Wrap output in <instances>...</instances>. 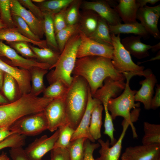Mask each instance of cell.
<instances>
[{
	"label": "cell",
	"mask_w": 160,
	"mask_h": 160,
	"mask_svg": "<svg viewBox=\"0 0 160 160\" xmlns=\"http://www.w3.org/2000/svg\"><path fill=\"white\" fill-rule=\"evenodd\" d=\"M72 74L84 78L87 82L93 96L109 77L115 80H124L121 72L113 66L111 60L99 56H88L77 58Z\"/></svg>",
	"instance_id": "1"
},
{
	"label": "cell",
	"mask_w": 160,
	"mask_h": 160,
	"mask_svg": "<svg viewBox=\"0 0 160 160\" xmlns=\"http://www.w3.org/2000/svg\"><path fill=\"white\" fill-rule=\"evenodd\" d=\"M73 76L64 102L68 124L75 130L86 109L90 88L83 77Z\"/></svg>",
	"instance_id": "2"
},
{
	"label": "cell",
	"mask_w": 160,
	"mask_h": 160,
	"mask_svg": "<svg viewBox=\"0 0 160 160\" xmlns=\"http://www.w3.org/2000/svg\"><path fill=\"white\" fill-rule=\"evenodd\" d=\"M126 79L125 86L123 93L119 96L111 98L108 101L107 108L113 119H115L118 116L123 117L124 119L128 121L133 132L134 138H137V135L133 123L136 121L140 114L137 110L132 109L139 108V103H135V95L137 91L132 90L129 86V81L131 78L136 75L134 73L124 72L122 73Z\"/></svg>",
	"instance_id": "3"
},
{
	"label": "cell",
	"mask_w": 160,
	"mask_h": 160,
	"mask_svg": "<svg viewBox=\"0 0 160 160\" xmlns=\"http://www.w3.org/2000/svg\"><path fill=\"white\" fill-rule=\"evenodd\" d=\"M80 42L79 32L68 41L58 61L52 67L55 69L47 75V79L50 84L57 80H61L70 85L73 79L72 73L77 59V52Z\"/></svg>",
	"instance_id": "4"
},
{
	"label": "cell",
	"mask_w": 160,
	"mask_h": 160,
	"mask_svg": "<svg viewBox=\"0 0 160 160\" xmlns=\"http://www.w3.org/2000/svg\"><path fill=\"white\" fill-rule=\"evenodd\" d=\"M111 36L113 49L111 62L116 70L122 73H132L145 77L152 72L149 69L144 71L143 66H140L133 62L130 53L121 42L120 34L116 35L111 34Z\"/></svg>",
	"instance_id": "5"
},
{
	"label": "cell",
	"mask_w": 160,
	"mask_h": 160,
	"mask_svg": "<svg viewBox=\"0 0 160 160\" xmlns=\"http://www.w3.org/2000/svg\"><path fill=\"white\" fill-rule=\"evenodd\" d=\"M9 129L13 134L26 137L34 136L48 129V124L43 111L21 117L15 122Z\"/></svg>",
	"instance_id": "6"
},
{
	"label": "cell",
	"mask_w": 160,
	"mask_h": 160,
	"mask_svg": "<svg viewBox=\"0 0 160 160\" xmlns=\"http://www.w3.org/2000/svg\"><path fill=\"white\" fill-rule=\"evenodd\" d=\"M0 57L5 58L6 63L12 66L18 67L29 71L34 67H39L47 70L51 69V66L42 63L34 59L25 58L19 55L13 49L0 40Z\"/></svg>",
	"instance_id": "7"
},
{
	"label": "cell",
	"mask_w": 160,
	"mask_h": 160,
	"mask_svg": "<svg viewBox=\"0 0 160 160\" xmlns=\"http://www.w3.org/2000/svg\"><path fill=\"white\" fill-rule=\"evenodd\" d=\"M79 33L81 42L77 50V58L99 56L112 59L113 51L112 46L102 44L91 39L80 30Z\"/></svg>",
	"instance_id": "8"
},
{
	"label": "cell",
	"mask_w": 160,
	"mask_h": 160,
	"mask_svg": "<svg viewBox=\"0 0 160 160\" xmlns=\"http://www.w3.org/2000/svg\"><path fill=\"white\" fill-rule=\"evenodd\" d=\"M43 112L48 124V129L51 132L68 124L64 100L55 99L46 107Z\"/></svg>",
	"instance_id": "9"
},
{
	"label": "cell",
	"mask_w": 160,
	"mask_h": 160,
	"mask_svg": "<svg viewBox=\"0 0 160 160\" xmlns=\"http://www.w3.org/2000/svg\"><path fill=\"white\" fill-rule=\"evenodd\" d=\"M160 17V4L153 7L148 6L139 8L137 19L149 35L157 39H160V33L158 24Z\"/></svg>",
	"instance_id": "10"
},
{
	"label": "cell",
	"mask_w": 160,
	"mask_h": 160,
	"mask_svg": "<svg viewBox=\"0 0 160 160\" xmlns=\"http://www.w3.org/2000/svg\"><path fill=\"white\" fill-rule=\"evenodd\" d=\"M58 129L49 137L44 135L35 139L24 149L31 160H40L53 148L59 135Z\"/></svg>",
	"instance_id": "11"
},
{
	"label": "cell",
	"mask_w": 160,
	"mask_h": 160,
	"mask_svg": "<svg viewBox=\"0 0 160 160\" xmlns=\"http://www.w3.org/2000/svg\"><path fill=\"white\" fill-rule=\"evenodd\" d=\"M84 10H91L96 13L110 25L121 23V20L108 1L103 0L82 1L81 6Z\"/></svg>",
	"instance_id": "12"
},
{
	"label": "cell",
	"mask_w": 160,
	"mask_h": 160,
	"mask_svg": "<svg viewBox=\"0 0 160 160\" xmlns=\"http://www.w3.org/2000/svg\"><path fill=\"white\" fill-rule=\"evenodd\" d=\"M11 14L20 17L26 23L32 32L41 39L44 32L43 21L34 16L30 11L23 7L17 0H10Z\"/></svg>",
	"instance_id": "13"
},
{
	"label": "cell",
	"mask_w": 160,
	"mask_h": 160,
	"mask_svg": "<svg viewBox=\"0 0 160 160\" xmlns=\"http://www.w3.org/2000/svg\"><path fill=\"white\" fill-rule=\"evenodd\" d=\"M0 69L4 73L10 75L14 79L21 96L30 93L31 77L29 71L10 65L0 58Z\"/></svg>",
	"instance_id": "14"
},
{
	"label": "cell",
	"mask_w": 160,
	"mask_h": 160,
	"mask_svg": "<svg viewBox=\"0 0 160 160\" xmlns=\"http://www.w3.org/2000/svg\"><path fill=\"white\" fill-rule=\"evenodd\" d=\"M121 160H160V145L130 146L126 148Z\"/></svg>",
	"instance_id": "15"
},
{
	"label": "cell",
	"mask_w": 160,
	"mask_h": 160,
	"mask_svg": "<svg viewBox=\"0 0 160 160\" xmlns=\"http://www.w3.org/2000/svg\"><path fill=\"white\" fill-rule=\"evenodd\" d=\"M121 125L123 130L118 140L112 147H110V141L107 140L104 141L101 139L98 140L101 148L99 151L100 156L95 160H119L122 149L123 139L127 129L130 124L128 121L124 119Z\"/></svg>",
	"instance_id": "16"
},
{
	"label": "cell",
	"mask_w": 160,
	"mask_h": 160,
	"mask_svg": "<svg viewBox=\"0 0 160 160\" xmlns=\"http://www.w3.org/2000/svg\"><path fill=\"white\" fill-rule=\"evenodd\" d=\"M100 104H102L101 103L98 99L92 97L90 89L86 109L78 126L75 130L71 141L78 138L85 137L92 143L95 142L90 134L89 126L92 111L95 106Z\"/></svg>",
	"instance_id": "17"
},
{
	"label": "cell",
	"mask_w": 160,
	"mask_h": 160,
	"mask_svg": "<svg viewBox=\"0 0 160 160\" xmlns=\"http://www.w3.org/2000/svg\"><path fill=\"white\" fill-rule=\"evenodd\" d=\"M103 83L92 96L100 100L103 106L107 105L110 99L117 97L124 89L126 84L124 80H115L109 77L106 78Z\"/></svg>",
	"instance_id": "18"
},
{
	"label": "cell",
	"mask_w": 160,
	"mask_h": 160,
	"mask_svg": "<svg viewBox=\"0 0 160 160\" xmlns=\"http://www.w3.org/2000/svg\"><path fill=\"white\" fill-rule=\"evenodd\" d=\"M140 84L142 86L135 95V101L142 103L145 109H151V102L154 92V88L157 82L156 76L152 73L145 77Z\"/></svg>",
	"instance_id": "19"
},
{
	"label": "cell",
	"mask_w": 160,
	"mask_h": 160,
	"mask_svg": "<svg viewBox=\"0 0 160 160\" xmlns=\"http://www.w3.org/2000/svg\"><path fill=\"white\" fill-rule=\"evenodd\" d=\"M140 36H131L123 39L121 42L124 47L134 57L141 59L149 55L148 50L152 46L142 43Z\"/></svg>",
	"instance_id": "20"
},
{
	"label": "cell",
	"mask_w": 160,
	"mask_h": 160,
	"mask_svg": "<svg viewBox=\"0 0 160 160\" xmlns=\"http://www.w3.org/2000/svg\"><path fill=\"white\" fill-rule=\"evenodd\" d=\"M139 8L136 0H119L113 9L124 23L136 22L137 13Z\"/></svg>",
	"instance_id": "21"
},
{
	"label": "cell",
	"mask_w": 160,
	"mask_h": 160,
	"mask_svg": "<svg viewBox=\"0 0 160 160\" xmlns=\"http://www.w3.org/2000/svg\"><path fill=\"white\" fill-rule=\"evenodd\" d=\"M111 34L117 35L120 33H133L144 38L149 34L140 23L137 21L129 23H121L115 25H108Z\"/></svg>",
	"instance_id": "22"
},
{
	"label": "cell",
	"mask_w": 160,
	"mask_h": 160,
	"mask_svg": "<svg viewBox=\"0 0 160 160\" xmlns=\"http://www.w3.org/2000/svg\"><path fill=\"white\" fill-rule=\"evenodd\" d=\"M0 40L6 42L24 41L33 44L41 48L48 47L45 40L40 41L31 40L21 34L16 28L0 29Z\"/></svg>",
	"instance_id": "23"
},
{
	"label": "cell",
	"mask_w": 160,
	"mask_h": 160,
	"mask_svg": "<svg viewBox=\"0 0 160 160\" xmlns=\"http://www.w3.org/2000/svg\"><path fill=\"white\" fill-rule=\"evenodd\" d=\"M81 14L79 22L80 30L87 36H90L96 30L100 17L95 12L91 10H84Z\"/></svg>",
	"instance_id": "24"
},
{
	"label": "cell",
	"mask_w": 160,
	"mask_h": 160,
	"mask_svg": "<svg viewBox=\"0 0 160 160\" xmlns=\"http://www.w3.org/2000/svg\"><path fill=\"white\" fill-rule=\"evenodd\" d=\"M144 135L143 145H160V125L145 122L143 123Z\"/></svg>",
	"instance_id": "25"
},
{
	"label": "cell",
	"mask_w": 160,
	"mask_h": 160,
	"mask_svg": "<svg viewBox=\"0 0 160 160\" xmlns=\"http://www.w3.org/2000/svg\"><path fill=\"white\" fill-rule=\"evenodd\" d=\"M29 71L32 82L30 93L38 96L43 92L46 88L44 82V78L47 73L48 70L39 67H34Z\"/></svg>",
	"instance_id": "26"
},
{
	"label": "cell",
	"mask_w": 160,
	"mask_h": 160,
	"mask_svg": "<svg viewBox=\"0 0 160 160\" xmlns=\"http://www.w3.org/2000/svg\"><path fill=\"white\" fill-rule=\"evenodd\" d=\"M29 44V46L36 56V60L38 62L48 64L51 66V69L56 63L60 53L48 48H41L32 46Z\"/></svg>",
	"instance_id": "27"
},
{
	"label": "cell",
	"mask_w": 160,
	"mask_h": 160,
	"mask_svg": "<svg viewBox=\"0 0 160 160\" xmlns=\"http://www.w3.org/2000/svg\"><path fill=\"white\" fill-rule=\"evenodd\" d=\"M69 86L64 81L58 80L50 84L44 90L43 97L55 99H65Z\"/></svg>",
	"instance_id": "28"
},
{
	"label": "cell",
	"mask_w": 160,
	"mask_h": 160,
	"mask_svg": "<svg viewBox=\"0 0 160 160\" xmlns=\"http://www.w3.org/2000/svg\"><path fill=\"white\" fill-rule=\"evenodd\" d=\"M88 37L100 43L112 46L111 34L108 24L104 19L100 17L96 30Z\"/></svg>",
	"instance_id": "29"
},
{
	"label": "cell",
	"mask_w": 160,
	"mask_h": 160,
	"mask_svg": "<svg viewBox=\"0 0 160 160\" xmlns=\"http://www.w3.org/2000/svg\"><path fill=\"white\" fill-rule=\"evenodd\" d=\"M43 13V28L44 34L46 38L45 41L47 47L54 51L59 52L55 38L52 14Z\"/></svg>",
	"instance_id": "30"
},
{
	"label": "cell",
	"mask_w": 160,
	"mask_h": 160,
	"mask_svg": "<svg viewBox=\"0 0 160 160\" xmlns=\"http://www.w3.org/2000/svg\"><path fill=\"white\" fill-rule=\"evenodd\" d=\"M104 109L102 104L97 105L92 111L89 126L90 133L95 141L101 137V129L103 124L102 112Z\"/></svg>",
	"instance_id": "31"
},
{
	"label": "cell",
	"mask_w": 160,
	"mask_h": 160,
	"mask_svg": "<svg viewBox=\"0 0 160 160\" xmlns=\"http://www.w3.org/2000/svg\"><path fill=\"white\" fill-rule=\"evenodd\" d=\"M80 30L79 23L68 25L55 34V38L59 52L63 51L66 43L73 35L79 32Z\"/></svg>",
	"instance_id": "32"
},
{
	"label": "cell",
	"mask_w": 160,
	"mask_h": 160,
	"mask_svg": "<svg viewBox=\"0 0 160 160\" xmlns=\"http://www.w3.org/2000/svg\"><path fill=\"white\" fill-rule=\"evenodd\" d=\"M73 0H44L38 4V6L43 12L54 14L67 7Z\"/></svg>",
	"instance_id": "33"
},
{
	"label": "cell",
	"mask_w": 160,
	"mask_h": 160,
	"mask_svg": "<svg viewBox=\"0 0 160 160\" xmlns=\"http://www.w3.org/2000/svg\"><path fill=\"white\" fill-rule=\"evenodd\" d=\"M87 139L79 138L71 141L66 148L71 160H83L84 154V145Z\"/></svg>",
	"instance_id": "34"
},
{
	"label": "cell",
	"mask_w": 160,
	"mask_h": 160,
	"mask_svg": "<svg viewBox=\"0 0 160 160\" xmlns=\"http://www.w3.org/2000/svg\"><path fill=\"white\" fill-rule=\"evenodd\" d=\"M82 1L80 0H73L66 8L65 16L68 25H73L79 23L81 14L79 9Z\"/></svg>",
	"instance_id": "35"
},
{
	"label": "cell",
	"mask_w": 160,
	"mask_h": 160,
	"mask_svg": "<svg viewBox=\"0 0 160 160\" xmlns=\"http://www.w3.org/2000/svg\"><path fill=\"white\" fill-rule=\"evenodd\" d=\"M58 139L54 148H66L69 145L75 130L68 124L60 127Z\"/></svg>",
	"instance_id": "36"
},
{
	"label": "cell",
	"mask_w": 160,
	"mask_h": 160,
	"mask_svg": "<svg viewBox=\"0 0 160 160\" xmlns=\"http://www.w3.org/2000/svg\"><path fill=\"white\" fill-rule=\"evenodd\" d=\"M15 82V80L11 76L4 73L2 90L5 97L10 103L17 100Z\"/></svg>",
	"instance_id": "37"
},
{
	"label": "cell",
	"mask_w": 160,
	"mask_h": 160,
	"mask_svg": "<svg viewBox=\"0 0 160 160\" xmlns=\"http://www.w3.org/2000/svg\"><path fill=\"white\" fill-rule=\"evenodd\" d=\"M12 16L16 28L21 34L33 41H40L42 40L32 32L27 24L20 17L13 14Z\"/></svg>",
	"instance_id": "38"
},
{
	"label": "cell",
	"mask_w": 160,
	"mask_h": 160,
	"mask_svg": "<svg viewBox=\"0 0 160 160\" xmlns=\"http://www.w3.org/2000/svg\"><path fill=\"white\" fill-rule=\"evenodd\" d=\"M6 43L22 57L36 60V56L30 48L29 43L24 41L6 42Z\"/></svg>",
	"instance_id": "39"
},
{
	"label": "cell",
	"mask_w": 160,
	"mask_h": 160,
	"mask_svg": "<svg viewBox=\"0 0 160 160\" xmlns=\"http://www.w3.org/2000/svg\"><path fill=\"white\" fill-rule=\"evenodd\" d=\"M0 18L6 28H16L12 16L10 0H0Z\"/></svg>",
	"instance_id": "40"
},
{
	"label": "cell",
	"mask_w": 160,
	"mask_h": 160,
	"mask_svg": "<svg viewBox=\"0 0 160 160\" xmlns=\"http://www.w3.org/2000/svg\"><path fill=\"white\" fill-rule=\"evenodd\" d=\"M26 137L18 134H13L0 143V150L7 148L23 147L25 144Z\"/></svg>",
	"instance_id": "41"
},
{
	"label": "cell",
	"mask_w": 160,
	"mask_h": 160,
	"mask_svg": "<svg viewBox=\"0 0 160 160\" xmlns=\"http://www.w3.org/2000/svg\"><path fill=\"white\" fill-rule=\"evenodd\" d=\"M105 112V118L104 123V134L107 135L110 139V145H114L117 141L114 138V132L115 129L113 122V119L108 109L107 105L103 106Z\"/></svg>",
	"instance_id": "42"
},
{
	"label": "cell",
	"mask_w": 160,
	"mask_h": 160,
	"mask_svg": "<svg viewBox=\"0 0 160 160\" xmlns=\"http://www.w3.org/2000/svg\"><path fill=\"white\" fill-rule=\"evenodd\" d=\"M66 8L60 12L52 14L55 34L68 25L65 16Z\"/></svg>",
	"instance_id": "43"
},
{
	"label": "cell",
	"mask_w": 160,
	"mask_h": 160,
	"mask_svg": "<svg viewBox=\"0 0 160 160\" xmlns=\"http://www.w3.org/2000/svg\"><path fill=\"white\" fill-rule=\"evenodd\" d=\"M18 0L23 7L30 11L37 18L41 21H44V13L39 7L34 4L31 0Z\"/></svg>",
	"instance_id": "44"
},
{
	"label": "cell",
	"mask_w": 160,
	"mask_h": 160,
	"mask_svg": "<svg viewBox=\"0 0 160 160\" xmlns=\"http://www.w3.org/2000/svg\"><path fill=\"white\" fill-rule=\"evenodd\" d=\"M100 146L99 143H92L88 139H86L84 145V154L83 160H95L93 157V153Z\"/></svg>",
	"instance_id": "45"
},
{
	"label": "cell",
	"mask_w": 160,
	"mask_h": 160,
	"mask_svg": "<svg viewBox=\"0 0 160 160\" xmlns=\"http://www.w3.org/2000/svg\"><path fill=\"white\" fill-rule=\"evenodd\" d=\"M51 160H71L68 151L66 148H53L50 151Z\"/></svg>",
	"instance_id": "46"
},
{
	"label": "cell",
	"mask_w": 160,
	"mask_h": 160,
	"mask_svg": "<svg viewBox=\"0 0 160 160\" xmlns=\"http://www.w3.org/2000/svg\"><path fill=\"white\" fill-rule=\"evenodd\" d=\"M9 153L12 160H31L22 147L11 148Z\"/></svg>",
	"instance_id": "47"
},
{
	"label": "cell",
	"mask_w": 160,
	"mask_h": 160,
	"mask_svg": "<svg viewBox=\"0 0 160 160\" xmlns=\"http://www.w3.org/2000/svg\"><path fill=\"white\" fill-rule=\"evenodd\" d=\"M155 94L152 98L151 102V109H155L160 106V86L157 84Z\"/></svg>",
	"instance_id": "48"
},
{
	"label": "cell",
	"mask_w": 160,
	"mask_h": 160,
	"mask_svg": "<svg viewBox=\"0 0 160 160\" xmlns=\"http://www.w3.org/2000/svg\"><path fill=\"white\" fill-rule=\"evenodd\" d=\"M13 134L8 128H0V143Z\"/></svg>",
	"instance_id": "49"
},
{
	"label": "cell",
	"mask_w": 160,
	"mask_h": 160,
	"mask_svg": "<svg viewBox=\"0 0 160 160\" xmlns=\"http://www.w3.org/2000/svg\"><path fill=\"white\" fill-rule=\"evenodd\" d=\"M159 0H137L136 2L139 8L143 7L146 5L148 3L153 5L159 1Z\"/></svg>",
	"instance_id": "50"
},
{
	"label": "cell",
	"mask_w": 160,
	"mask_h": 160,
	"mask_svg": "<svg viewBox=\"0 0 160 160\" xmlns=\"http://www.w3.org/2000/svg\"><path fill=\"white\" fill-rule=\"evenodd\" d=\"M9 103L5 97L0 94V105L7 104Z\"/></svg>",
	"instance_id": "51"
},
{
	"label": "cell",
	"mask_w": 160,
	"mask_h": 160,
	"mask_svg": "<svg viewBox=\"0 0 160 160\" xmlns=\"http://www.w3.org/2000/svg\"><path fill=\"white\" fill-rule=\"evenodd\" d=\"M4 73L0 69V90H2L4 80Z\"/></svg>",
	"instance_id": "52"
},
{
	"label": "cell",
	"mask_w": 160,
	"mask_h": 160,
	"mask_svg": "<svg viewBox=\"0 0 160 160\" xmlns=\"http://www.w3.org/2000/svg\"><path fill=\"white\" fill-rule=\"evenodd\" d=\"M160 48V42L154 45H152L151 49L153 52H156L159 50Z\"/></svg>",
	"instance_id": "53"
},
{
	"label": "cell",
	"mask_w": 160,
	"mask_h": 160,
	"mask_svg": "<svg viewBox=\"0 0 160 160\" xmlns=\"http://www.w3.org/2000/svg\"><path fill=\"white\" fill-rule=\"evenodd\" d=\"M0 160H10V159L5 153L3 152L0 155Z\"/></svg>",
	"instance_id": "54"
},
{
	"label": "cell",
	"mask_w": 160,
	"mask_h": 160,
	"mask_svg": "<svg viewBox=\"0 0 160 160\" xmlns=\"http://www.w3.org/2000/svg\"><path fill=\"white\" fill-rule=\"evenodd\" d=\"M5 28H6V25L0 18V29Z\"/></svg>",
	"instance_id": "55"
},
{
	"label": "cell",
	"mask_w": 160,
	"mask_h": 160,
	"mask_svg": "<svg viewBox=\"0 0 160 160\" xmlns=\"http://www.w3.org/2000/svg\"><path fill=\"white\" fill-rule=\"evenodd\" d=\"M45 0H31L33 2L37 3L38 4L42 3Z\"/></svg>",
	"instance_id": "56"
},
{
	"label": "cell",
	"mask_w": 160,
	"mask_h": 160,
	"mask_svg": "<svg viewBox=\"0 0 160 160\" xmlns=\"http://www.w3.org/2000/svg\"><path fill=\"white\" fill-rule=\"evenodd\" d=\"M42 160V159H41V160ZM49 160H51L50 159Z\"/></svg>",
	"instance_id": "57"
},
{
	"label": "cell",
	"mask_w": 160,
	"mask_h": 160,
	"mask_svg": "<svg viewBox=\"0 0 160 160\" xmlns=\"http://www.w3.org/2000/svg\"></svg>",
	"instance_id": "58"
}]
</instances>
